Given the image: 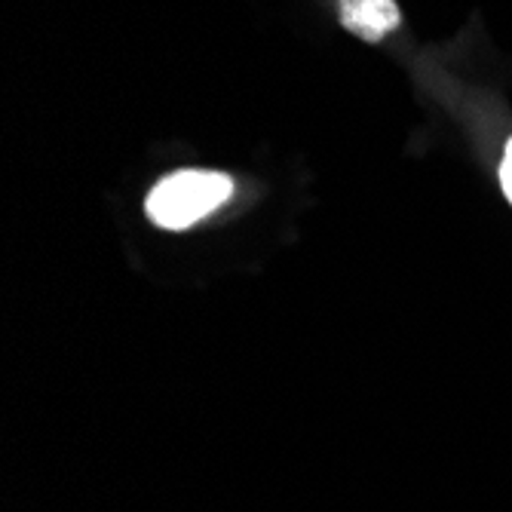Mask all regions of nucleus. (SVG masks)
Returning <instances> with one entry per match:
<instances>
[{"label":"nucleus","instance_id":"7ed1b4c3","mask_svg":"<svg viewBox=\"0 0 512 512\" xmlns=\"http://www.w3.org/2000/svg\"><path fill=\"white\" fill-rule=\"evenodd\" d=\"M500 188L506 194V200L512 203V138L506 142V151H503V163H500Z\"/></svg>","mask_w":512,"mask_h":512},{"label":"nucleus","instance_id":"f03ea898","mask_svg":"<svg viewBox=\"0 0 512 512\" xmlns=\"http://www.w3.org/2000/svg\"><path fill=\"white\" fill-rule=\"evenodd\" d=\"M338 10L341 25L368 43L384 40L402 22V10L396 0H338Z\"/></svg>","mask_w":512,"mask_h":512},{"label":"nucleus","instance_id":"f257e3e1","mask_svg":"<svg viewBox=\"0 0 512 512\" xmlns=\"http://www.w3.org/2000/svg\"><path fill=\"white\" fill-rule=\"evenodd\" d=\"M230 194H234L230 175L206 169H181L154 184V191L145 200V212L163 230H188L191 224L221 209L230 200Z\"/></svg>","mask_w":512,"mask_h":512}]
</instances>
